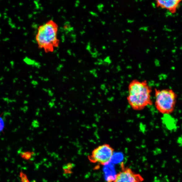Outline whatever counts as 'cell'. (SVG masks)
Masks as SVG:
<instances>
[{
    "label": "cell",
    "instance_id": "obj_1",
    "mask_svg": "<svg viewBox=\"0 0 182 182\" xmlns=\"http://www.w3.org/2000/svg\"><path fill=\"white\" fill-rule=\"evenodd\" d=\"M127 100L134 110L140 111L153 104L152 88L146 80H132L128 86Z\"/></svg>",
    "mask_w": 182,
    "mask_h": 182
},
{
    "label": "cell",
    "instance_id": "obj_2",
    "mask_svg": "<svg viewBox=\"0 0 182 182\" xmlns=\"http://www.w3.org/2000/svg\"><path fill=\"white\" fill-rule=\"evenodd\" d=\"M58 26L56 23L50 20L40 25L37 29L36 39L39 48L46 53H52L59 47L58 37Z\"/></svg>",
    "mask_w": 182,
    "mask_h": 182
},
{
    "label": "cell",
    "instance_id": "obj_3",
    "mask_svg": "<svg viewBox=\"0 0 182 182\" xmlns=\"http://www.w3.org/2000/svg\"><path fill=\"white\" fill-rule=\"evenodd\" d=\"M155 108L162 114H171L176 108L177 96L171 89H164L154 90Z\"/></svg>",
    "mask_w": 182,
    "mask_h": 182
},
{
    "label": "cell",
    "instance_id": "obj_4",
    "mask_svg": "<svg viewBox=\"0 0 182 182\" xmlns=\"http://www.w3.org/2000/svg\"><path fill=\"white\" fill-rule=\"evenodd\" d=\"M114 152V149L110 145L104 144L94 150L89 157V160L94 163L105 166L110 162Z\"/></svg>",
    "mask_w": 182,
    "mask_h": 182
},
{
    "label": "cell",
    "instance_id": "obj_5",
    "mask_svg": "<svg viewBox=\"0 0 182 182\" xmlns=\"http://www.w3.org/2000/svg\"><path fill=\"white\" fill-rule=\"evenodd\" d=\"M144 178L140 174L135 172L130 168L121 164V170L116 175L113 182H142Z\"/></svg>",
    "mask_w": 182,
    "mask_h": 182
},
{
    "label": "cell",
    "instance_id": "obj_6",
    "mask_svg": "<svg viewBox=\"0 0 182 182\" xmlns=\"http://www.w3.org/2000/svg\"><path fill=\"white\" fill-rule=\"evenodd\" d=\"M180 1L178 0H159L157 1V5L170 11H175L179 6Z\"/></svg>",
    "mask_w": 182,
    "mask_h": 182
},
{
    "label": "cell",
    "instance_id": "obj_7",
    "mask_svg": "<svg viewBox=\"0 0 182 182\" xmlns=\"http://www.w3.org/2000/svg\"><path fill=\"white\" fill-rule=\"evenodd\" d=\"M5 127L4 122L2 117L0 116V132H2Z\"/></svg>",
    "mask_w": 182,
    "mask_h": 182
}]
</instances>
